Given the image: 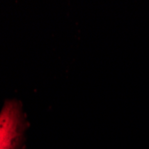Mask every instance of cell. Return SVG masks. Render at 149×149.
<instances>
[{"instance_id": "6da1fadb", "label": "cell", "mask_w": 149, "mask_h": 149, "mask_svg": "<svg viewBox=\"0 0 149 149\" xmlns=\"http://www.w3.org/2000/svg\"><path fill=\"white\" fill-rule=\"evenodd\" d=\"M22 133L20 105L7 102L0 113V149H15Z\"/></svg>"}]
</instances>
